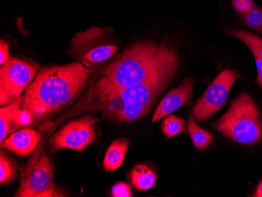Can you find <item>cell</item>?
Listing matches in <instances>:
<instances>
[{
	"instance_id": "1",
	"label": "cell",
	"mask_w": 262,
	"mask_h": 197,
	"mask_svg": "<svg viewBox=\"0 0 262 197\" xmlns=\"http://www.w3.org/2000/svg\"><path fill=\"white\" fill-rule=\"evenodd\" d=\"M94 68L81 62L42 68L21 97V108L45 117L73 102L88 85Z\"/></svg>"
},
{
	"instance_id": "2",
	"label": "cell",
	"mask_w": 262,
	"mask_h": 197,
	"mask_svg": "<svg viewBox=\"0 0 262 197\" xmlns=\"http://www.w3.org/2000/svg\"><path fill=\"white\" fill-rule=\"evenodd\" d=\"M178 67V54L170 46L157 45L150 41L138 42L105 68L95 91H113L138 84L176 72Z\"/></svg>"
},
{
	"instance_id": "3",
	"label": "cell",
	"mask_w": 262,
	"mask_h": 197,
	"mask_svg": "<svg viewBox=\"0 0 262 197\" xmlns=\"http://www.w3.org/2000/svg\"><path fill=\"white\" fill-rule=\"evenodd\" d=\"M176 72L166 73L138 84L113 91H96L97 108L104 116L119 122L135 121L151 110L158 95Z\"/></svg>"
},
{
	"instance_id": "4",
	"label": "cell",
	"mask_w": 262,
	"mask_h": 197,
	"mask_svg": "<svg viewBox=\"0 0 262 197\" xmlns=\"http://www.w3.org/2000/svg\"><path fill=\"white\" fill-rule=\"evenodd\" d=\"M213 127L222 135L243 145H253L262 137L260 113L255 101L247 94L232 101L230 108Z\"/></svg>"
},
{
	"instance_id": "5",
	"label": "cell",
	"mask_w": 262,
	"mask_h": 197,
	"mask_svg": "<svg viewBox=\"0 0 262 197\" xmlns=\"http://www.w3.org/2000/svg\"><path fill=\"white\" fill-rule=\"evenodd\" d=\"M54 167L49 157L42 154L30 164L22 176L17 197L66 196L54 182Z\"/></svg>"
},
{
	"instance_id": "6",
	"label": "cell",
	"mask_w": 262,
	"mask_h": 197,
	"mask_svg": "<svg viewBox=\"0 0 262 197\" xmlns=\"http://www.w3.org/2000/svg\"><path fill=\"white\" fill-rule=\"evenodd\" d=\"M38 66L10 57L0 69V105H8L21 98L37 72Z\"/></svg>"
},
{
	"instance_id": "7",
	"label": "cell",
	"mask_w": 262,
	"mask_h": 197,
	"mask_svg": "<svg viewBox=\"0 0 262 197\" xmlns=\"http://www.w3.org/2000/svg\"><path fill=\"white\" fill-rule=\"evenodd\" d=\"M236 72L226 69L217 76L194 107L192 117L196 121H204L225 105L228 95L235 80Z\"/></svg>"
},
{
	"instance_id": "8",
	"label": "cell",
	"mask_w": 262,
	"mask_h": 197,
	"mask_svg": "<svg viewBox=\"0 0 262 197\" xmlns=\"http://www.w3.org/2000/svg\"><path fill=\"white\" fill-rule=\"evenodd\" d=\"M99 121V119L86 116L79 120L69 122L51 138V148L53 151L69 148L82 152L94 142L95 124Z\"/></svg>"
},
{
	"instance_id": "9",
	"label": "cell",
	"mask_w": 262,
	"mask_h": 197,
	"mask_svg": "<svg viewBox=\"0 0 262 197\" xmlns=\"http://www.w3.org/2000/svg\"><path fill=\"white\" fill-rule=\"evenodd\" d=\"M194 83L192 79H186L183 83L170 91L162 100L152 117V123L167 117L173 112L185 106L193 95Z\"/></svg>"
},
{
	"instance_id": "10",
	"label": "cell",
	"mask_w": 262,
	"mask_h": 197,
	"mask_svg": "<svg viewBox=\"0 0 262 197\" xmlns=\"http://www.w3.org/2000/svg\"><path fill=\"white\" fill-rule=\"evenodd\" d=\"M40 141V135L32 129L25 128L12 134L1 144V148L10 150L20 157L32 154Z\"/></svg>"
},
{
	"instance_id": "11",
	"label": "cell",
	"mask_w": 262,
	"mask_h": 197,
	"mask_svg": "<svg viewBox=\"0 0 262 197\" xmlns=\"http://www.w3.org/2000/svg\"><path fill=\"white\" fill-rule=\"evenodd\" d=\"M129 143V140L126 138H120L113 142L108 147L103 160V166L106 171H115L121 167Z\"/></svg>"
},
{
	"instance_id": "12",
	"label": "cell",
	"mask_w": 262,
	"mask_h": 197,
	"mask_svg": "<svg viewBox=\"0 0 262 197\" xmlns=\"http://www.w3.org/2000/svg\"><path fill=\"white\" fill-rule=\"evenodd\" d=\"M21 108V98L0 110V142L4 143L7 137L18 128L15 123V116Z\"/></svg>"
},
{
	"instance_id": "13",
	"label": "cell",
	"mask_w": 262,
	"mask_h": 197,
	"mask_svg": "<svg viewBox=\"0 0 262 197\" xmlns=\"http://www.w3.org/2000/svg\"><path fill=\"white\" fill-rule=\"evenodd\" d=\"M117 50V47L112 44L97 46L81 54L80 62L85 67L92 68L94 64L108 60L116 54Z\"/></svg>"
},
{
	"instance_id": "14",
	"label": "cell",
	"mask_w": 262,
	"mask_h": 197,
	"mask_svg": "<svg viewBox=\"0 0 262 197\" xmlns=\"http://www.w3.org/2000/svg\"><path fill=\"white\" fill-rule=\"evenodd\" d=\"M129 180L131 185L137 190H148L156 185L157 176L152 169L148 166L140 164L135 166L133 170H131Z\"/></svg>"
},
{
	"instance_id": "15",
	"label": "cell",
	"mask_w": 262,
	"mask_h": 197,
	"mask_svg": "<svg viewBox=\"0 0 262 197\" xmlns=\"http://www.w3.org/2000/svg\"><path fill=\"white\" fill-rule=\"evenodd\" d=\"M187 130L192 143L199 151H204L208 148L213 141V135L210 132L200 128L192 117L188 120Z\"/></svg>"
},
{
	"instance_id": "16",
	"label": "cell",
	"mask_w": 262,
	"mask_h": 197,
	"mask_svg": "<svg viewBox=\"0 0 262 197\" xmlns=\"http://www.w3.org/2000/svg\"><path fill=\"white\" fill-rule=\"evenodd\" d=\"M232 36L241 39L252 51L254 56L262 61V39L247 31L235 30L231 32Z\"/></svg>"
},
{
	"instance_id": "17",
	"label": "cell",
	"mask_w": 262,
	"mask_h": 197,
	"mask_svg": "<svg viewBox=\"0 0 262 197\" xmlns=\"http://www.w3.org/2000/svg\"><path fill=\"white\" fill-rule=\"evenodd\" d=\"M15 162L4 151L0 154V183L8 184L14 180L16 176Z\"/></svg>"
},
{
	"instance_id": "18",
	"label": "cell",
	"mask_w": 262,
	"mask_h": 197,
	"mask_svg": "<svg viewBox=\"0 0 262 197\" xmlns=\"http://www.w3.org/2000/svg\"><path fill=\"white\" fill-rule=\"evenodd\" d=\"M185 122L183 119L170 115L163 120L162 123V130L163 135L167 138H171L182 133L185 130Z\"/></svg>"
},
{
	"instance_id": "19",
	"label": "cell",
	"mask_w": 262,
	"mask_h": 197,
	"mask_svg": "<svg viewBox=\"0 0 262 197\" xmlns=\"http://www.w3.org/2000/svg\"><path fill=\"white\" fill-rule=\"evenodd\" d=\"M246 24L256 30L262 32V10L254 6L247 14H244Z\"/></svg>"
},
{
	"instance_id": "20",
	"label": "cell",
	"mask_w": 262,
	"mask_h": 197,
	"mask_svg": "<svg viewBox=\"0 0 262 197\" xmlns=\"http://www.w3.org/2000/svg\"><path fill=\"white\" fill-rule=\"evenodd\" d=\"M111 195L113 197L132 196L130 186L126 182H118L112 188Z\"/></svg>"
},
{
	"instance_id": "21",
	"label": "cell",
	"mask_w": 262,
	"mask_h": 197,
	"mask_svg": "<svg viewBox=\"0 0 262 197\" xmlns=\"http://www.w3.org/2000/svg\"><path fill=\"white\" fill-rule=\"evenodd\" d=\"M33 115L26 110H20L15 116V123L18 127L26 126L32 123Z\"/></svg>"
},
{
	"instance_id": "22",
	"label": "cell",
	"mask_w": 262,
	"mask_h": 197,
	"mask_svg": "<svg viewBox=\"0 0 262 197\" xmlns=\"http://www.w3.org/2000/svg\"><path fill=\"white\" fill-rule=\"evenodd\" d=\"M234 8L241 13V14H247L248 11L251 10L255 6L254 0H233Z\"/></svg>"
},
{
	"instance_id": "23",
	"label": "cell",
	"mask_w": 262,
	"mask_h": 197,
	"mask_svg": "<svg viewBox=\"0 0 262 197\" xmlns=\"http://www.w3.org/2000/svg\"><path fill=\"white\" fill-rule=\"evenodd\" d=\"M10 58L8 44L5 41L1 39V42H0V64L1 66L4 65Z\"/></svg>"
},
{
	"instance_id": "24",
	"label": "cell",
	"mask_w": 262,
	"mask_h": 197,
	"mask_svg": "<svg viewBox=\"0 0 262 197\" xmlns=\"http://www.w3.org/2000/svg\"><path fill=\"white\" fill-rule=\"evenodd\" d=\"M254 58H255L256 66H257V73H258L257 82L262 87V61L259 59L258 57H256V56H254Z\"/></svg>"
},
{
	"instance_id": "25",
	"label": "cell",
	"mask_w": 262,
	"mask_h": 197,
	"mask_svg": "<svg viewBox=\"0 0 262 197\" xmlns=\"http://www.w3.org/2000/svg\"><path fill=\"white\" fill-rule=\"evenodd\" d=\"M254 196L262 197V182H260V185H258V187H257V191H256Z\"/></svg>"
}]
</instances>
